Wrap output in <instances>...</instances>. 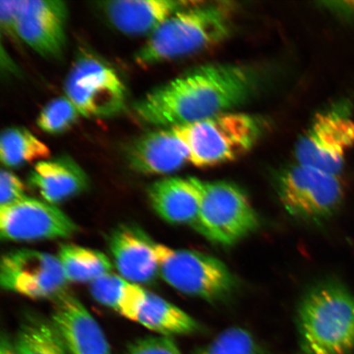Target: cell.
<instances>
[{
	"instance_id": "cell-1",
	"label": "cell",
	"mask_w": 354,
	"mask_h": 354,
	"mask_svg": "<svg viewBox=\"0 0 354 354\" xmlns=\"http://www.w3.org/2000/svg\"><path fill=\"white\" fill-rule=\"evenodd\" d=\"M256 86V74L246 66H203L149 92L134 111L149 125H187L230 112L250 99Z\"/></svg>"
},
{
	"instance_id": "cell-2",
	"label": "cell",
	"mask_w": 354,
	"mask_h": 354,
	"mask_svg": "<svg viewBox=\"0 0 354 354\" xmlns=\"http://www.w3.org/2000/svg\"><path fill=\"white\" fill-rule=\"evenodd\" d=\"M302 354H349L354 349V297L342 285L323 282L304 295L297 311Z\"/></svg>"
},
{
	"instance_id": "cell-3",
	"label": "cell",
	"mask_w": 354,
	"mask_h": 354,
	"mask_svg": "<svg viewBox=\"0 0 354 354\" xmlns=\"http://www.w3.org/2000/svg\"><path fill=\"white\" fill-rule=\"evenodd\" d=\"M232 29L231 8L224 3L187 7L155 30L135 59L149 66L192 55L223 41Z\"/></svg>"
},
{
	"instance_id": "cell-4",
	"label": "cell",
	"mask_w": 354,
	"mask_h": 354,
	"mask_svg": "<svg viewBox=\"0 0 354 354\" xmlns=\"http://www.w3.org/2000/svg\"><path fill=\"white\" fill-rule=\"evenodd\" d=\"M189 150V162L198 167L232 162L254 147L263 126L250 114L225 112L170 128Z\"/></svg>"
},
{
	"instance_id": "cell-5",
	"label": "cell",
	"mask_w": 354,
	"mask_h": 354,
	"mask_svg": "<svg viewBox=\"0 0 354 354\" xmlns=\"http://www.w3.org/2000/svg\"><path fill=\"white\" fill-rule=\"evenodd\" d=\"M259 218L249 198L237 185L201 180V201L194 227L212 243L231 246L249 236Z\"/></svg>"
},
{
	"instance_id": "cell-6",
	"label": "cell",
	"mask_w": 354,
	"mask_h": 354,
	"mask_svg": "<svg viewBox=\"0 0 354 354\" xmlns=\"http://www.w3.org/2000/svg\"><path fill=\"white\" fill-rule=\"evenodd\" d=\"M159 276L180 293L215 302L236 287V278L221 261L201 252L172 249L153 243Z\"/></svg>"
},
{
	"instance_id": "cell-7",
	"label": "cell",
	"mask_w": 354,
	"mask_h": 354,
	"mask_svg": "<svg viewBox=\"0 0 354 354\" xmlns=\"http://www.w3.org/2000/svg\"><path fill=\"white\" fill-rule=\"evenodd\" d=\"M277 189L290 215L315 223L333 215L344 197L339 176L298 163L279 176Z\"/></svg>"
},
{
	"instance_id": "cell-8",
	"label": "cell",
	"mask_w": 354,
	"mask_h": 354,
	"mask_svg": "<svg viewBox=\"0 0 354 354\" xmlns=\"http://www.w3.org/2000/svg\"><path fill=\"white\" fill-rule=\"evenodd\" d=\"M354 148L351 104L342 103L317 114L296 145L298 165L339 176L348 151Z\"/></svg>"
},
{
	"instance_id": "cell-9",
	"label": "cell",
	"mask_w": 354,
	"mask_h": 354,
	"mask_svg": "<svg viewBox=\"0 0 354 354\" xmlns=\"http://www.w3.org/2000/svg\"><path fill=\"white\" fill-rule=\"evenodd\" d=\"M64 91L84 117H113L126 107L127 91L121 78L112 66L91 55L75 61Z\"/></svg>"
},
{
	"instance_id": "cell-10",
	"label": "cell",
	"mask_w": 354,
	"mask_h": 354,
	"mask_svg": "<svg viewBox=\"0 0 354 354\" xmlns=\"http://www.w3.org/2000/svg\"><path fill=\"white\" fill-rule=\"evenodd\" d=\"M68 283L55 255L21 249L2 257L0 284L7 291L32 299L53 301L68 290Z\"/></svg>"
},
{
	"instance_id": "cell-11",
	"label": "cell",
	"mask_w": 354,
	"mask_h": 354,
	"mask_svg": "<svg viewBox=\"0 0 354 354\" xmlns=\"http://www.w3.org/2000/svg\"><path fill=\"white\" fill-rule=\"evenodd\" d=\"M77 230L76 223L64 212L46 201L26 197L0 207V236L3 241L65 239Z\"/></svg>"
},
{
	"instance_id": "cell-12",
	"label": "cell",
	"mask_w": 354,
	"mask_h": 354,
	"mask_svg": "<svg viewBox=\"0 0 354 354\" xmlns=\"http://www.w3.org/2000/svg\"><path fill=\"white\" fill-rule=\"evenodd\" d=\"M68 8L59 0H20L19 38L42 57L59 59L66 43Z\"/></svg>"
},
{
	"instance_id": "cell-13",
	"label": "cell",
	"mask_w": 354,
	"mask_h": 354,
	"mask_svg": "<svg viewBox=\"0 0 354 354\" xmlns=\"http://www.w3.org/2000/svg\"><path fill=\"white\" fill-rule=\"evenodd\" d=\"M50 320L66 354H112L99 323L68 290L53 300Z\"/></svg>"
},
{
	"instance_id": "cell-14",
	"label": "cell",
	"mask_w": 354,
	"mask_h": 354,
	"mask_svg": "<svg viewBox=\"0 0 354 354\" xmlns=\"http://www.w3.org/2000/svg\"><path fill=\"white\" fill-rule=\"evenodd\" d=\"M132 170L146 175H165L189 162V150L174 132L168 129L149 131L132 141L127 149Z\"/></svg>"
},
{
	"instance_id": "cell-15",
	"label": "cell",
	"mask_w": 354,
	"mask_h": 354,
	"mask_svg": "<svg viewBox=\"0 0 354 354\" xmlns=\"http://www.w3.org/2000/svg\"><path fill=\"white\" fill-rule=\"evenodd\" d=\"M151 239L140 230L122 225L111 234L109 250L119 275L135 284H149L159 276Z\"/></svg>"
},
{
	"instance_id": "cell-16",
	"label": "cell",
	"mask_w": 354,
	"mask_h": 354,
	"mask_svg": "<svg viewBox=\"0 0 354 354\" xmlns=\"http://www.w3.org/2000/svg\"><path fill=\"white\" fill-rule=\"evenodd\" d=\"M155 212L167 223L196 224L201 201V180L194 177H169L155 181L148 189Z\"/></svg>"
},
{
	"instance_id": "cell-17",
	"label": "cell",
	"mask_w": 354,
	"mask_h": 354,
	"mask_svg": "<svg viewBox=\"0 0 354 354\" xmlns=\"http://www.w3.org/2000/svg\"><path fill=\"white\" fill-rule=\"evenodd\" d=\"M187 2L174 0H116L102 2L101 10L115 28L130 35H151Z\"/></svg>"
},
{
	"instance_id": "cell-18",
	"label": "cell",
	"mask_w": 354,
	"mask_h": 354,
	"mask_svg": "<svg viewBox=\"0 0 354 354\" xmlns=\"http://www.w3.org/2000/svg\"><path fill=\"white\" fill-rule=\"evenodd\" d=\"M29 183L44 201L55 205L79 196L88 185L86 172L73 159L66 156L37 162L30 172Z\"/></svg>"
},
{
	"instance_id": "cell-19",
	"label": "cell",
	"mask_w": 354,
	"mask_h": 354,
	"mask_svg": "<svg viewBox=\"0 0 354 354\" xmlns=\"http://www.w3.org/2000/svg\"><path fill=\"white\" fill-rule=\"evenodd\" d=\"M136 322L162 336L198 333L201 326L183 309L147 291Z\"/></svg>"
},
{
	"instance_id": "cell-20",
	"label": "cell",
	"mask_w": 354,
	"mask_h": 354,
	"mask_svg": "<svg viewBox=\"0 0 354 354\" xmlns=\"http://www.w3.org/2000/svg\"><path fill=\"white\" fill-rule=\"evenodd\" d=\"M90 291L97 302L132 322H136L147 293L140 285L112 272L91 283Z\"/></svg>"
},
{
	"instance_id": "cell-21",
	"label": "cell",
	"mask_w": 354,
	"mask_h": 354,
	"mask_svg": "<svg viewBox=\"0 0 354 354\" xmlns=\"http://www.w3.org/2000/svg\"><path fill=\"white\" fill-rule=\"evenodd\" d=\"M57 259L68 282L92 283L112 272V262L99 250L77 245H61Z\"/></svg>"
},
{
	"instance_id": "cell-22",
	"label": "cell",
	"mask_w": 354,
	"mask_h": 354,
	"mask_svg": "<svg viewBox=\"0 0 354 354\" xmlns=\"http://www.w3.org/2000/svg\"><path fill=\"white\" fill-rule=\"evenodd\" d=\"M13 347L16 354H66L51 320L35 313L21 321Z\"/></svg>"
},
{
	"instance_id": "cell-23",
	"label": "cell",
	"mask_w": 354,
	"mask_h": 354,
	"mask_svg": "<svg viewBox=\"0 0 354 354\" xmlns=\"http://www.w3.org/2000/svg\"><path fill=\"white\" fill-rule=\"evenodd\" d=\"M50 156L48 146L22 127H10L0 137V159L8 167H19Z\"/></svg>"
},
{
	"instance_id": "cell-24",
	"label": "cell",
	"mask_w": 354,
	"mask_h": 354,
	"mask_svg": "<svg viewBox=\"0 0 354 354\" xmlns=\"http://www.w3.org/2000/svg\"><path fill=\"white\" fill-rule=\"evenodd\" d=\"M193 354H268L249 331L231 327Z\"/></svg>"
},
{
	"instance_id": "cell-25",
	"label": "cell",
	"mask_w": 354,
	"mask_h": 354,
	"mask_svg": "<svg viewBox=\"0 0 354 354\" xmlns=\"http://www.w3.org/2000/svg\"><path fill=\"white\" fill-rule=\"evenodd\" d=\"M81 116L76 106L66 97H60L47 104L37 118L39 129L48 134H59L70 129Z\"/></svg>"
},
{
	"instance_id": "cell-26",
	"label": "cell",
	"mask_w": 354,
	"mask_h": 354,
	"mask_svg": "<svg viewBox=\"0 0 354 354\" xmlns=\"http://www.w3.org/2000/svg\"><path fill=\"white\" fill-rule=\"evenodd\" d=\"M124 354H183L174 340L167 336H151L136 340Z\"/></svg>"
},
{
	"instance_id": "cell-27",
	"label": "cell",
	"mask_w": 354,
	"mask_h": 354,
	"mask_svg": "<svg viewBox=\"0 0 354 354\" xmlns=\"http://www.w3.org/2000/svg\"><path fill=\"white\" fill-rule=\"evenodd\" d=\"M26 196L25 185L19 176L8 170H2L0 174V203L2 206L12 205Z\"/></svg>"
},
{
	"instance_id": "cell-28",
	"label": "cell",
	"mask_w": 354,
	"mask_h": 354,
	"mask_svg": "<svg viewBox=\"0 0 354 354\" xmlns=\"http://www.w3.org/2000/svg\"><path fill=\"white\" fill-rule=\"evenodd\" d=\"M20 0H1L0 1V25L8 37L19 38L17 32V13Z\"/></svg>"
},
{
	"instance_id": "cell-29",
	"label": "cell",
	"mask_w": 354,
	"mask_h": 354,
	"mask_svg": "<svg viewBox=\"0 0 354 354\" xmlns=\"http://www.w3.org/2000/svg\"><path fill=\"white\" fill-rule=\"evenodd\" d=\"M0 354H16L13 344L10 342L6 336H2L1 344H0Z\"/></svg>"
}]
</instances>
